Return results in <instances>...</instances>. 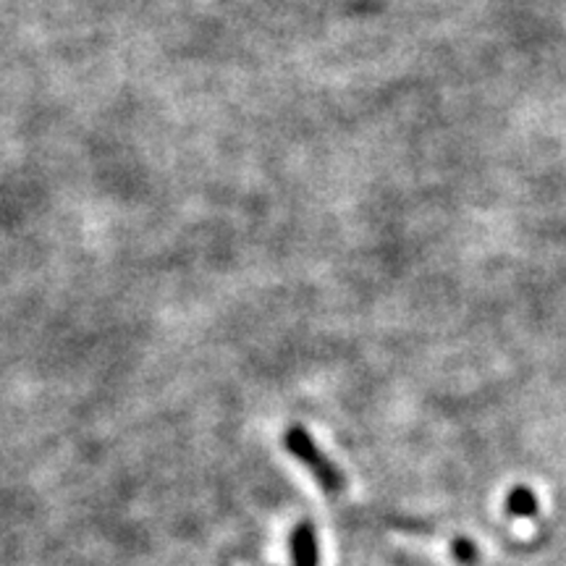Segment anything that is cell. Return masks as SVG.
I'll return each instance as SVG.
<instances>
[{"mask_svg": "<svg viewBox=\"0 0 566 566\" xmlns=\"http://www.w3.org/2000/svg\"><path fill=\"white\" fill-rule=\"evenodd\" d=\"M284 446L286 451H289L291 457H297L299 462L304 464L312 472V477H315L317 483H321V488L325 493H344L346 490V477L344 472L336 467V464L331 462L328 457L323 454L321 449H317V443L312 441V436L304 428H299V425H294V428L286 430L284 436Z\"/></svg>", "mask_w": 566, "mask_h": 566, "instance_id": "cell-1", "label": "cell"}, {"mask_svg": "<svg viewBox=\"0 0 566 566\" xmlns=\"http://www.w3.org/2000/svg\"><path fill=\"white\" fill-rule=\"evenodd\" d=\"M294 566H317V541L310 522H302L294 532Z\"/></svg>", "mask_w": 566, "mask_h": 566, "instance_id": "cell-2", "label": "cell"}, {"mask_svg": "<svg viewBox=\"0 0 566 566\" xmlns=\"http://www.w3.org/2000/svg\"><path fill=\"white\" fill-rule=\"evenodd\" d=\"M506 511H509V515H519V517H532L538 511L535 496H532L528 488L511 490V496L506 498Z\"/></svg>", "mask_w": 566, "mask_h": 566, "instance_id": "cell-3", "label": "cell"}]
</instances>
